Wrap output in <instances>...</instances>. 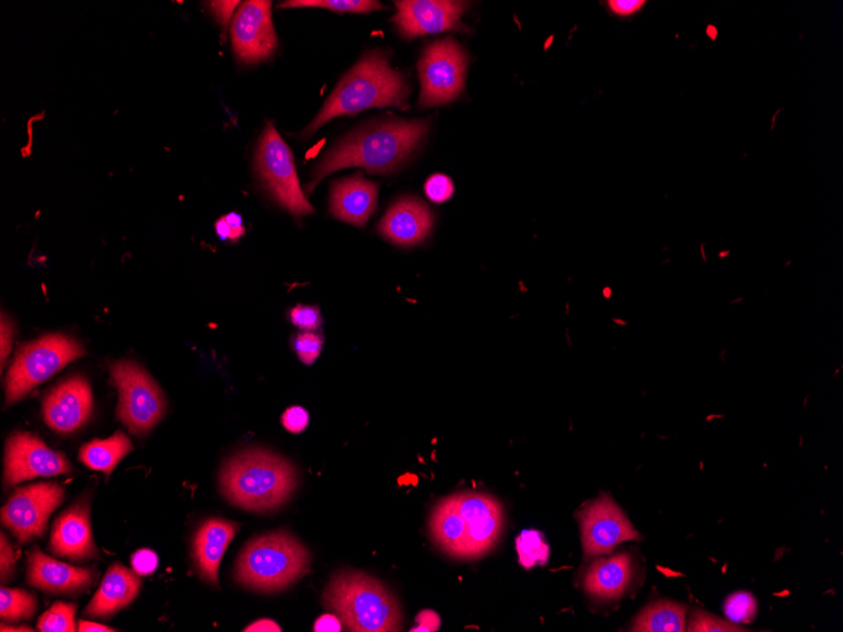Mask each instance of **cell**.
I'll use <instances>...</instances> for the list:
<instances>
[{
	"mask_svg": "<svg viewBox=\"0 0 843 632\" xmlns=\"http://www.w3.org/2000/svg\"><path fill=\"white\" fill-rule=\"evenodd\" d=\"M428 131L429 124L422 120H390L360 129L345 138L317 164L307 192H314L318 182L329 173L344 168L361 167L381 175L393 172L419 149Z\"/></svg>",
	"mask_w": 843,
	"mask_h": 632,
	"instance_id": "6da1fadb",
	"label": "cell"
},
{
	"mask_svg": "<svg viewBox=\"0 0 843 632\" xmlns=\"http://www.w3.org/2000/svg\"><path fill=\"white\" fill-rule=\"evenodd\" d=\"M220 484L231 504L266 513L282 506L298 489L299 472L283 457L264 449H248L223 467Z\"/></svg>",
	"mask_w": 843,
	"mask_h": 632,
	"instance_id": "7a4b0ae2",
	"label": "cell"
},
{
	"mask_svg": "<svg viewBox=\"0 0 843 632\" xmlns=\"http://www.w3.org/2000/svg\"><path fill=\"white\" fill-rule=\"evenodd\" d=\"M408 95L410 86L389 66L386 55L381 51L369 52L344 76L306 133L317 131L336 117L354 116L365 109H406Z\"/></svg>",
	"mask_w": 843,
	"mask_h": 632,
	"instance_id": "3957f363",
	"label": "cell"
},
{
	"mask_svg": "<svg viewBox=\"0 0 843 632\" xmlns=\"http://www.w3.org/2000/svg\"><path fill=\"white\" fill-rule=\"evenodd\" d=\"M324 600L347 630L389 632L402 628V612L396 597L367 575L338 574L327 586Z\"/></svg>",
	"mask_w": 843,
	"mask_h": 632,
	"instance_id": "277c9868",
	"label": "cell"
},
{
	"mask_svg": "<svg viewBox=\"0 0 843 632\" xmlns=\"http://www.w3.org/2000/svg\"><path fill=\"white\" fill-rule=\"evenodd\" d=\"M310 553L287 532L258 536L246 545L237 560L236 578L250 590H285L309 573Z\"/></svg>",
	"mask_w": 843,
	"mask_h": 632,
	"instance_id": "5b68a950",
	"label": "cell"
},
{
	"mask_svg": "<svg viewBox=\"0 0 843 632\" xmlns=\"http://www.w3.org/2000/svg\"><path fill=\"white\" fill-rule=\"evenodd\" d=\"M84 355L85 350L79 342L58 334L43 336L42 339L21 346L8 371L7 404L20 402L34 388Z\"/></svg>",
	"mask_w": 843,
	"mask_h": 632,
	"instance_id": "8992f818",
	"label": "cell"
},
{
	"mask_svg": "<svg viewBox=\"0 0 843 632\" xmlns=\"http://www.w3.org/2000/svg\"><path fill=\"white\" fill-rule=\"evenodd\" d=\"M110 372L119 392L118 418L133 435L151 432L166 412L161 388L133 361H117Z\"/></svg>",
	"mask_w": 843,
	"mask_h": 632,
	"instance_id": "52a82bcc",
	"label": "cell"
},
{
	"mask_svg": "<svg viewBox=\"0 0 843 632\" xmlns=\"http://www.w3.org/2000/svg\"><path fill=\"white\" fill-rule=\"evenodd\" d=\"M256 168L269 194L295 218L314 214V207L304 197L293 154L273 124H268L260 138Z\"/></svg>",
	"mask_w": 843,
	"mask_h": 632,
	"instance_id": "ba28073f",
	"label": "cell"
},
{
	"mask_svg": "<svg viewBox=\"0 0 843 632\" xmlns=\"http://www.w3.org/2000/svg\"><path fill=\"white\" fill-rule=\"evenodd\" d=\"M467 57L458 43L447 39L425 47L420 59V106H445L464 90Z\"/></svg>",
	"mask_w": 843,
	"mask_h": 632,
	"instance_id": "9c48e42d",
	"label": "cell"
},
{
	"mask_svg": "<svg viewBox=\"0 0 843 632\" xmlns=\"http://www.w3.org/2000/svg\"><path fill=\"white\" fill-rule=\"evenodd\" d=\"M64 497V489L57 483H37L17 490L2 509V523L22 544L41 538Z\"/></svg>",
	"mask_w": 843,
	"mask_h": 632,
	"instance_id": "30bf717a",
	"label": "cell"
},
{
	"mask_svg": "<svg viewBox=\"0 0 843 632\" xmlns=\"http://www.w3.org/2000/svg\"><path fill=\"white\" fill-rule=\"evenodd\" d=\"M72 464L28 432H15L7 442L4 482L8 487L37 478L67 475Z\"/></svg>",
	"mask_w": 843,
	"mask_h": 632,
	"instance_id": "8fae6325",
	"label": "cell"
},
{
	"mask_svg": "<svg viewBox=\"0 0 843 632\" xmlns=\"http://www.w3.org/2000/svg\"><path fill=\"white\" fill-rule=\"evenodd\" d=\"M233 48L240 63L253 65L271 57L278 45L272 3L249 0L242 3L231 24Z\"/></svg>",
	"mask_w": 843,
	"mask_h": 632,
	"instance_id": "7c38bea8",
	"label": "cell"
},
{
	"mask_svg": "<svg viewBox=\"0 0 843 632\" xmlns=\"http://www.w3.org/2000/svg\"><path fill=\"white\" fill-rule=\"evenodd\" d=\"M580 521L582 543L588 557L610 553L624 542L641 540L622 509L606 495L586 508L580 514Z\"/></svg>",
	"mask_w": 843,
	"mask_h": 632,
	"instance_id": "4fadbf2b",
	"label": "cell"
},
{
	"mask_svg": "<svg viewBox=\"0 0 843 632\" xmlns=\"http://www.w3.org/2000/svg\"><path fill=\"white\" fill-rule=\"evenodd\" d=\"M464 519L467 557L479 558L493 548L502 531V509L497 500L484 493L464 492L452 495Z\"/></svg>",
	"mask_w": 843,
	"mask_h": 632,
	"instance_id": "5bb4252c",
	"label": "cell"
},
{
	"mask_svg": "<svg viewBox=\"0 0 843 632\" xmlns=\"http://www.w3.org/2000/svg\"><path fill=\"white\" fill-rule=\"evenodd\" d=\"M396 4L398 13L393 22L406 39L462 30V17L467 8V3L447 0H403Z\"/></svg>",
	"mask_w": 843,
	"mask_h": 632,
	"instance_id": "9a60e30c",
	"label": "cell"
},
{
	"mask_svg": "<svg viewBox=\"0 0 843 632\" xmlns=\"http://www.w3.org/2000/svg\"><path fill=\"white\" fill-rule=\"evenodd\" d=\"M93 414L91 386L83 377L65 380L43 401V418L63 435L80 429Z\"/></svg>",
	"mask_w": 843,
	"mask_h": 632,
	"instance_id": "2e32d148",
	"label": "cell"
},
{
	"mask_svg": "<svg viewBox=\"0 0 843 632\" xmlns=\"http://www.w3.org/2000/svg\"><path fill=\"white\" fill-rule=\"evenodd\" d=\"M50 549L55 556L75 562L99 557L93 538L90 510L85 502H77L57 519L52 530Z\"/></svg>",
	"mask_w": 843,
	"mask_h": 632,
	"instance_id": "e0dca14e",
	"label": "cell"
},
{
	"mask_svg": "<svg viewBox=\"0 0 843 632\" xmlns=\"http://www.w3.org/2000/svg\"><path fill=\"white\" fill-rule=\"evenodd\" d=\"M90 568L65 565L34 548L29 556L28 582L39 590L55 595H76L88 590L94 582Z\"/></svg>",
	"mask_w": 843,
	"mask_h": 632,
	"instance_id": "ac0fdd59",
	"label": "cell"
},
{
	"mask_svg": "<svg viewBox=\"0 0 843 632\" xmlns=\"http://www.w3.org/2000/svg\"><path fill=\"white\" fill-rule=\"evenodd\" d=\"M433 215L415 198H401L379 222L380 236L399 247H415L430 236Z\"/></svg>",
	"mask_w": 843,
	"mask_h": 632,
	"instance_id": "d6986e66",
	"label": "cell"
},
{
	"mask_svg": "<svg viewBox=\"0 0 843 632\" xmlns=\"http://www.w3.org/2000/svg\"><path fill=\"white\" fill-rule=\"evenodd\" d=\"M378 186L361 175L336 181L332 194V213L336 219L364 228L376 211Z\"/></svg>",
	"mask_w": 843,
	"mask_h": 632,
	"instance_id": "ffe728a7",
	"label": "cell"
},
{
	"mask_svg": "<svg viewBox=\"0 0 843 632\" xmlns=\"http://www.w3.org/2000/svg\"><path fill=\"white\" fill-rule=\"evenodd\" d=\"M239 525L225 519H210L199 527L194 541V558L204 581L219 585V568L226 549L237 535Z\"/></svg>",
	"mask_w": 843,
	"mask_h": 632,
	"instance_id": "44dd1931",
	"label": "cell"
},
{
	"mask_svg": "<svg viewBox=\"0 0 843 632\" xmlns=\"http://www.w3.org/2000/svg\"><path fill=\"white\" fill-rule=\"evenodd\" d=\"M141 579L125 566L112 565L104 577L99 591L85 613L90 618L108 619L132 603L141 591Z\"/></svg>",
	"mask_w": 843,
	"mask_h": 632,
	"instance_id": "7402d4cb",
	"label": "cell"
},
{
	"mask_svg": "<svg viewBox=\"0 0 843 632\" xmlns=\"http://www.w3.org/2000/svg\"><path fill=\"white\" fill-rule=\"evenodd\" d=\"M631 577V557L625 553L616 554L590 567L584 579L585 590L596 599L616 600L627 590Z\"/></svg>",
	"mask_w": 843,
	"mask_h": 632,
	"instance_id": "603a6c76",
	"label": "cell"
},
{
	"mask_svg": "<svg viewBox=\"0 0 843 632\" xmlns=\"http://www.w3.org/2000/svg\"><path fill=\"white\" fill-rule=\"evenodd\" d=\"M431 533L439 547L456 558L467 557V542L464 519L458 514L452 497L442 500L434 508L431 517Z\"/></svg>",
	"mask_w": 843,
	"mask_h": 632,
	"instance_id": "cb8c5ba5",
	"label": "cell"
},
{
	"mask_svg": "<svg viewBox=\"0 0 843 632\" xmlns=\"http://www.w3.org/2000/svg\"><path fill=\"white\" fill-rule=\"evenodd\" d=\"M133 451V444L123 432H117L107 439H94L82 447L80 461L89 469L101 471L110 478L123 458Z\"/></svg>",
	"mask_w": 843,
	"mask_h": 632,
	"instance_id": "d4e9b609",
	"label": "cell"
},
{
	"mask_svg": "<svg viewBox=\"0 0 843 632\" xmlns=\"http://www.w3.org/2000/svg\"><path fill=\"white\" fill-rule=\"evenodd\" d=\"M685 606L659 601L641 611L633 625V631L681 632L685 628Z\"/></svg>",
	"mask_w": 843,
	"mask_h": 632,
	"instance_id": "484cf974",
	"label": "cell"
},
{
	"mask_svg": "<svg viewBox=\"0 0 843 632\" xmlns=\"http://www.w3.org/2000/svg\"><path fill=\"white\" fill-rule=\"evenodd\" d=\"M37 611L36 597L19 588H2L0 591V618L3 622L30 620Z\"/></svg>",
	"mask_w": 843,
	"mask_h": 632,
	"instance_id": "4316f807",
	"label": "cell"
},
{
	"mask_svg": "<svg viewBox=\"0 0 843 632\" xmlns=\"http://www.w3.org/2000/svg\"><path fill=\"white\" fill-rule=\"evenodd\" d=\"M516 544L520 565L527 569L545 565L550 557V547L540 532L525 531L518 536Z\"/></svg>",
	"mask_w": 843,
	"mask_h": 632,
	"instance_id": "83f0119b",
	"label": "cell"
},
{
	"mask_svg": "<svg viewBox=\"0 0 843 632\" xmlns=\"http://www.w3.org/2000/svg\"><path fill=\"white\" fill-rule=\"evenodd\" d=\"M326 8L336 13H370L381 10L379 2L370 0H291L280 4V8Z\"/></svg>",
	"mask_w": 843,
	"mask_h": 632,
	"instance_id": "f1b7e54d",
	"label": "cell"
},
{
	"mask_svg": "<svg viewBox=\"0 0 843 632\" xmlns=\"http://www.w3.org/2000/svg\"><path fill=\"white\" fill-rule=\"evenodd\" d=\"M76 604L57 602L43 613L37 623L42 632H74L76 631Z\"/></svg>",
	"mask_w": 843,
	"mask_h": 632,
	"instance_id": "f546056e",
	"label": "cell"
},
{
	"mask_svg": "<svg viewBox=\"0 0 843 632\" xmlns=\"http://www.w3.org/2000/svg\"><path fill=\"white\" fill-rule=\"evenodd\" d=\"M725 613L735 623L750 622L756 613V601L750 593L737 592L726 600Z\"/></svg>",
	"mask_w": 843,
	"mask_h": 632,
	"instance_id": "4dcf8cb0",
	"label": "cell"
},
{
	"mask_svg": "<svg viewBox=\"0 0 843 632\" xmlns=\"http://www.w3.org/2000/svg\"><path fill=\"white\" fill-rule=\"evenodd\" d=\"M292 345L299 359L306 366H312L323 351L324 339L323 336L311 331L301 333L294 337Z\"/></svg>",
	"mask_w": 843,
	"mask_h": 632,
	"instance_id": "1f68e13d",
	"label": "cell"
},
{
	"mask_svg": "<svg viewBox=\"0 0 843 632\" xmlns=\"http://www.w3.org/2000/svg\"><path fill=\"white\" fill-rule=\"evenodd\" d=\"M689 630L690 631H718V632L744 631L742 628L734 626L733 623L725 622L701 610H696L692 612Z\"/></svg>",
	"mask_w": 843,
	"mask_h": 632,
	"instance_id": "d6a6232c",
	"label": "cell"
},
{
	"mask_svg": "<svg viewBox=\"0 0 843 632\" xmlns=\"http://www.w3.org/2000/svg\"><path fill=\"white\" fill-rule=\"evenodd\" d=\"M454 182L446 175H433L424 185V193L431 201L436 204L446 203L454 195Z\"/></svg>",
	"mask_w": 843,
	"mask_h": 632,
	"instance_id": "836d02e7",
	"label": "cell"
},
{
	"mask_svg": "<svg viewBox=\"0 0 843 632\" xmlns=\"http://www.w3.org/2000/svg\"><path fill=\"white\" fill-rule=\"evenodd\" d=\"M291 323L304 331H316L323 325L316 306H298L291 310Z\"/></svg>",
	"mask_w": 843,
	"mask_h": 632,
	"instance_id": "e575fe53",
	"label": "cell"
},
{
	"mask_svg": "<svg viewBox=\"0 0 843 632\" xmlns=\"http://www.w3.org/2000/svg\"><path fill=\"white\" fill-rule=\"evenodd\" d=\"M130 563H132V567L137 575L150 576L158 569L160 560L158 554L153 551L141 549L133 554Z\"/></svg>",
	"mask_w": 843,
	"mask_h": 632,
	"instance_id": "d590c367",
	"label": "cell"
},
{
	"mask_svg": "<svg viewBox=\"0 0 843 632\" xmlns=\"http://www.w3.org/2000/svg\"><path fill=\"white\" fill-rule=\"evenodd\" d=\"M282 423L287 431L298 435V433L307 428L310 414L302 406H292V408L287 410L282 415Z\"/></svg>",
	"mask_w": 843,
	"mask_h": 632,
	"instance_id": "8d00e7d4",
	"label": "cell"
},
{
	"mask_svg": "<svg viewBox=\"0 0 843 632\" xmlns=\"http://www.w3.org/2000/svg\"><path fill=\"white\" fill-rule=\"evenodd\" d=\"M0 574H2V582L10 581L14 574L15 567V553L12 544L8 542L6 535L2 534V541H0Z\"/></svg>",
	"mask_w": 843,
	"mask_h": 632,
	"instance_id": "74e56055",
	"label": "cell"
},
{
	"mask_svg": "<svg viewBox=\"0 0 843 632\" xmlns=\"http://www.w3.org/2000/svg\"><path fill=\"white\" fill-rule=\"evenodd\" d=\"M606 4L615 15L630 17L638 13L647 2H642V0H610Z\"/></svg>",
	"mask_w": 843,
	"mask_h": 632,
	"instance_id": "f35d334b",
	"label": "cell"
},
{
	"mask_svg": "<svg viewBox=\"0 0 843 632\" xmlns=\"http://www.w3.org/2000/svg\"><path fill=\"white\" fill-rule=\"evenodd\" d=\"M208 8H210L212 12L216 17V20L219 21L224 28L230 23L231 17L234 14V11L237 10V7L240 4L239 2H210L207 3Z\"/></svg>",
	"mask_w": 843,
	"mask_h": 632,
	"instance_id": "ab89813d",
	"label": "cell"
},
{
	"mask_svg": "<svg viewBox=\"0 0 843 632\" xmlns=\"http://www.w3.org/2000/svg\"><path fill=\"white\" fill-rule=\"evenodd\" d=\"M14 336V325L10 318L2 316V370L6 367V360L8 355L12 350V341Z\"/></svg>",
	"mask_w": 843,
	"mask_h": 632,
	"instance_id": "60d3db41",
	"label": "cell"
},
{
	"mask_svg": "<svg viewBox=\"0 0 843 632\" xmlns=\"http://www.w3.org/2000/svg\"><path fill=\"white\" fill-rule=\"evenodd\" d=\"M419 626L412 631H437L441 626L439 614L433 611H423L417 618Z\"/></svg>",
	"mask_w": 843,
	"mask_h": 632,
	"instance_id": "b9f144b4",
	"label": "cell"
},
{
	"mask_svg": "<svg viewBox=\"0 0 843 632\" xmlns=\"http://www.w3.org/2000/svg\"><path fill=\"white\" fill-rule=\"evenodd\" d=\"M342 621L338 620L334 614H324V617H321L316 623H315V631L317 632H324V631H342Z\"/></svg>",
	"mask_w": 843,
	"mask_h": 632,
	"instance_id": "7bdbcfd3",
	"label": "cell"
},
{
	"mask_svg": "<svg viewBox=\"0 0 843 632\" xmlns=\"http://www.w3.org/2000/svg\"><path fill=\"white\" fill-rule=\"evenodd\" d=\"M225 219L228 221L231 228V241L236 242L238 239L245 236L246 229L242 227V219L239 214L231 213L226 215Z\"/></svg>",
	"mask_w": 843,
	"mask_h": 632,
	"instance_id": "ee69618b",
	"label": "cell"
},
{
	"mask_svg": "<svg viewBox=\"0 0 843 632\" xmlns=\"http://www.w3.org/2000/svg\"><path fill=\"white\" fill-rule=\"evenodd\" d=\"M245 631H282L280 626L272 620H259L253 625L248 626Z\"/></svg>",
	"mask_w": 843,
	"mask_h": 632,
	"instance_id": "f6af8a7d",
	"label": "cell"
},
{
	"mask_svg": "<svg viewBox=\"0 0 843 632\" xmlns=\"http://www.w3.org/2000/svg\"><path fill=\"white\" fill-rule=\"evenodd\" d=\"M79 631L80 632H115L116 630L108 628L106 625H101V623L80 620Z\"/></svg>",
	"mask_w": 843,
	"mask_h": 632,
	"instance_id": "bcb514c9",
	"label": "cell"
},
{
	"mask_svg": "<svg viewBox=\"0 0 843 632\" xmlns=\"http://www.w3.org/2000/svg\"><path fill=\"white\" fill-rule=\"evenodd\" d=\"M217 237H219L221 240H230L231 238V228L228 221H226L225 218L217 220L215 225Z\"/></svg>",
	"mask_w": 843,
	"mask_h": 632,
	"instance_id": "7dc6e473",
	"label": "cell"
},
{
	"mask_svg": "<svg viewBox=\"0 0 843 632\" xmlns=\"http://www.w3.org/2000/svg\"><path fill=\"white\" fill-rule=\"evenodd\" d=\"M0 630H2L3 632H6V631H33L31 628H25V626H21V628L6 626L4 623H2V628H0Z\"/></svg>",
	"mask_w": 843,
	"mask_h": 632,
	"instance_id": "c3c4849f",
	"label": "cell"
}]
</instances>
